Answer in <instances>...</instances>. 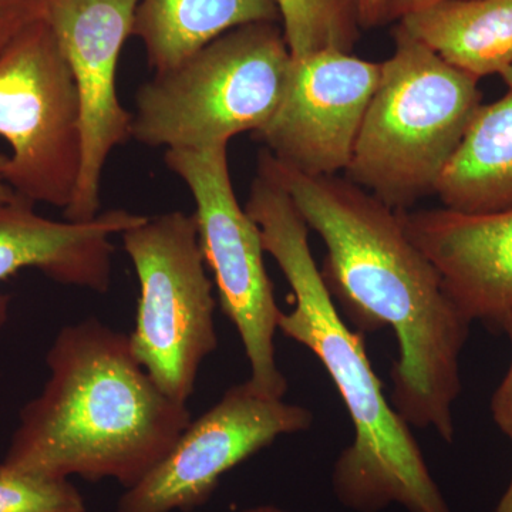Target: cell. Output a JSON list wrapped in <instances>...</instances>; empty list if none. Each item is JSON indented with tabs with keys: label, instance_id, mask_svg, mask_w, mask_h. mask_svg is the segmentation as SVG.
<instances>
[{
	"label": "cell",
	"instance_id": "6da1fadb",
	"mask_svg": "<svg viewBox=\"0 0 512 512\" xmlns=\"http://www.w3.org/2000/svg\"><path fill=\"white\" fill-rule=\"evenodd\" d=\"M309 229L326 247L320 275L357 332L392 329L397 359L390 403L414 429L453 443L461 353L471 322L444 291L433 262L407 234L402 214L338 175H308L259 153Z\"/></svg>",
	"mask_w": 512,
	"mask_h": 512
},
{
	"label": "cell",
	"instance_id": "7a4b0ae2",
	"mask_svg": "<svg viewBox=\"0 0 512 512\" xmlns=\"http://www.w3.org/2000/svg\"><path fill=\"white\" fill-rule=\"evenodd\" d=\"M49 379L23 406L0 467L49 478H111L134 487L190 426L141 366L130 338L96 318L64 326L47 350Z\"/></svg>",
	"mask_w": 512,
	"mask_h": 512
},
{
	"label": "cell",
	"instance_id": "3957f363",
	"mask_svg": "<svg viewBox=\"0 0 512 512\" xmlns=\"http://www.w3.org/2000/svg\"><path fill=\"white\" fill-rule=\"evenodd\" d=\"M244 208L295 299L292 311L279 318V332L318 357L353 424V441L332 473L340 503L357 512H379L392 504L407 512H451L412 427L383 392L363 333L350 328L326 289L309 245L308 225L261 163Z\"/></svg>",
	"mask_w": 512,
	"mask_h": 512
},
{
	"label": "cell",
	"instance_id": "277c9868",
	"mask_svg": "<svg viewBox=\"0 0 512 512\" xmlns=\"http://www.w3.org/2000/svg\"><path fill=\"white\" fill-rule=\"evenodd\" d=\"M394 52L357 136L346 178L397 211L436 191L437 181L483 104L480 80L441 59L400 23Z\"/></svg>",
	"mask_w": 512,
	"mask_h": 512
},
{
	"label": "cell",
	"instance_id": "5b68a950",
	"mask_svg": "<svg viewBox=\"0 0 512 512\" xmlns=\"http://www.w3.org/2000/svg\"><path fill=\"white\" fill-rule=\"evenodd\" d=\"M292 63L279 23L229 30L138 87L131 138L151 148L207 150L259 133L281 107Z\"/></svg>",
	"mask_w": 512,
	"mask_h": 512
},
{
	"label": "cell",
	"instance_id": "8992f818",
	"mask_svg": "<svg viewBox=\"0 0 512 512\" xmlns=\"http://www.w3.org/2000/svg\"><path fill=\"white\" fill-rule=\"evenodd\" d=\"M140 298L131 350L170 399L187 404L202 362L218 349L214 286L194 214L170 211L120 235Z\"/></svg>",
	"mask_w": 512,
	"mask_h": 512
},
{
	"label": "cell",
	"instance_id": "52a82bcc",
	"mask_svg": "<svg viewBox=\"0 0 512 512\" xmlns=\"http://www.w3.org/2000/svg\"><path fill=\"white\" fill-rule=\"evenodd\" d=\"M164 161L195 201L198 241L224 315L237 329L256 394L284 399L288 379L276 360L282 311L266 272L261 232L239 205L229 173L228 144L207 150H165Z\"/></svg>",
	"mask_w": 512,
	"mask_h": 512
},
{
	"label": "cell",
	"instance_id": "ba28073f",
	"mask_svg": "<svg viewBox=\"0 0 512 512\" xmlns=\"http://www.w3.org/2000/svg\"><path fill=\"white\" fill-rule=\"evenodd\" d=\"M76 83L49 20L23 30L0 56V137L12 154L5 183L18 197L66 210L80 165Z\"/></svg>",
	"mask_w": 512,
	"mask_h": 512
},
{
	"label": "cell",
	"instance_id": "9c48e42d",
	"mask_svg": "<svg viewBox=\"0 0 512 512\" xmlns=\"http://www.w3.org/2000/svg\"><path fill=\"white\" fill-rule=\"evenodd\" d=\"M313 413L259 396L247 382L229 387L171 450L127 488L116 512H188L210 500L221 477L282 436L311 429Z\"/></svg>",
	"mask_w": 512,
	"mask_h": 512
},
{
	"label": "cell",
	"instance_id": "30bf717a",
	"mask_svg": "<svg viewBox=\"0 0 512 512\" xmlns=\"http://www.w3.org/2000/svg\"><path fill=\"white\" fill-rule=\"evenodd\" d=\"M140 0H47L52 26L80 100L82 165L67 221L87 222L101 212V183L110 154L131 138L133 113L117 94V66L131 37Z\"/></svg>",
	"mask_w": 512,
	"mask_h": 512
},
{
	"label": "cell",
	"instance_id": "8fae6325",
	"mask_svg": "<svg viewBox=\"0 0 512 512\" xmlns=\"http://www.w3.org/2000/svg\"><path fill=\"white\" fill-rule=\"evenodd\" d=\"M380 73L382 63L335 49L293 59L281 107L255 137L303 174L348 170Z\"/></svg>",
	"mask_w": 512,
	"mask_h": 512
},
{
	"label": "cell",
	"instance_id": "7c38bea8",
	"mask_svg": "<svg viewBox=\"0 0 512 512\" xmlns=\"http://www.w3.org/2000/svg\"><path fill=\"white\" fill-rule=\"evenodd\" d=\"M414 244L433 262L444 291L471 323L497 329L512 309V207L490 214L400 211Z\"/></svg>",
	"mask_w": 512,
	"mask_h": 512
},
{
	"label": "cell",
	"instance_id": "4fadbf2b",
	"mask_svg": "<svg viewBox=\"0 0 512 512\" xmlns=\"http://www.w3.org/2000/svg\"><path fill=\"white\" fill-rule=\"evenodd\" d=\"M23 198L0 204V282L33 268L56 284L97 293L110 289L111 238L146 221L126 210L100 212L87 222L55 221ZM9 296L0 295V330L8 322Z\"/></svg>",
	"mask_w": 512,
	"mask_h": 512
},
{
	"label": "cell",
	"instance_id": "5bb4252c",
	"mask_svg": "<svg viewBox=\"0 0 512 512\" xmlns=\"http://www.w3.org/2000/svg\"><path fill=\"white\" fill-rule=\"evenodd\" d=\"M281 20L276 0H140L131 37L143 43L150 69L163 73L229 30Z\"/></svg>",
	"mask_w": 512,
	"mask_h": 512
},
{
	"label": "cell",
	"instance_id": "9a60e30c",
	"mask_svg": "<svg viewBox=\"0 0 512 512\" xmlns=\"http://www.w3.org/2000/svg\"><path fill=\"white\" fill-rule=\"evenodd\" d=\"M434 194L444 208L464 214L512 207V90L481 104Z\"/></svg>",
	"mask_w": 512,
	"mask_h": 512
},
{
	"label": "cell",
	"instance_id": "2e32d148",
	"mask_svg": "<svg viewBox=\"0 0 512 512\" xmlns=\"http://www.w3.org/2000/svg\"><path fill=\"white\" fill-rule=\"evenodd\" d=\"M397 23L478 80L512 66V0H446Z\"/></svg>",
	"mask_w": 512,
	"mask_h": 512
},
{
	"label": "cell",
	"instance_id": "e0dca14e",
	"mask_svg": "<svg viewBox=\"0 0 512 512\" xmlns=\"http://www.w3.org/2000/svg\"><path fill=\"white\" fill-rule=\"evenodd\" d=\"M292 59L322 50L352 53L360 37L357 0H276Z\"/></svg>",
	"mask_w": 512,
	"mask_h": 512
},
{
	"label": "cell",
	"instance_id": "ac0fdd59",
	"mask_svg": "<svg viewBox=\"0 0 512 512\" xmlns=\"http://www.w3.org/2000/svg\"><path fill=\"white\" fill-rule=\"evenodd\" d=\"M0 512H86V503L69 480L0 467Z\"/></svg>",
	"mask_w": 512,
	"mask_h": 512
},
{
	"label": "cell",
	"instance_id": "d6986e66",
	"mask_svg": "<svg viewBox=\"0 0 512 512\" xmlns=\"http://www.w3.org/2000/svg\"><path fill=\"white\" fill-rule=\"evenodd\" d=\"M497 329L503 330L505 335L508 336V340H510L511 362L507 375L504 376L503 382L497 387L493 399H491V414H493L498 429L503 431L512 443V309L501 318ZM495 512H512V477Z\"/></svg>",
	"mask_w": 512,
	"mask_h": 512
},
{
	"label": "cell",
	"instance_id": "ffe728a7",
	"mask_svg": "<svg viewBox=\"0 0 512 512\" xmlns=\"http://www.w3.org/2000/svg\"><path fill=\"white\" fill-rule=\"evenodd\" d=\"M47 0H0V56L16 37L46 18Z\"/></svg>",
	"mask_w": 512,
	"mask_h": 512
},
{
	"label": "cell",
	"instance_id": "44dd1931",
	"mask_svg": "<svg viewBox=\"0 0 512 512\" xmlns=\"http://www.w3.org/2000/svg\"><path fill=\"white\" fill-rule=\"evenodd\" d=\"M446 2V0H386L383 13L384 23L394 22L403 19L404 16L410 13L419 12L430 6L437 5V3Z\"/></svg>",
	"mask_w": 512,
	"mask_h": 512
},
{
	"label": "cell",
	"instance_id": "7402d4cb",
	"mask_svg": "<svg viewBox=\"0 0 512 512\" xmlns=\"http://www.w3.org/2000/svg\"><path fill=\"white\" fill-rule=\"evenodd\" d=\"M386 0H357L360 28L372 29L383 25Z\"/></svg>",
	"mask_w": 512,
	"mask_h": 512
},
{
	"label": "cell",
	"instance_id": "603a6c76",
	"mask_svg": "<svg viewBox=\"0 0 512 512\" xmlns=\"http://www.w3.org/2000/svg\"><path fill=\"white\" fill-rule=\"evenodd\" d=\"M6 164H8V156H6V154L0 153V204L13 201L16 197H18V195L13 192L12 188H10L9 185L5 183V178H3Z\"/></svg>",
	"mask_w": 512,
	"mask_h": 512
},
{
	"label": "cell",
	"instance_id": "cb8c5ba5",
	"mask_svg": "<svg viewBox=\"0 0 512 512\" xmlns=\"http://www.w3.org/2000/svg\"><path fill=\"white\" fill-rule=\"evenodd\" d=\"M242 512H291L275 507V505H256V507L248 508Z\"/></svg>",
	"mask_w": 512,
	"mask_h": 512
},
{
	"label": "cell",
	"instance_id": "d4e9b609",
	"mask_svg": "<svg viewBox=\"0 0 512 512\" xmlns=\"http://www.w3.org/2000/svg\"><path fill=\"white\" fill-rule=\"evenodd\" d=\"M501 79H503V82L505 83V86L508 87V89L512 90V66L510 69L505 70V72L500 74Z\"/></svg>",
	"mask_w": 512,
	"mask_h": 512
}]
</instances>
